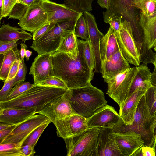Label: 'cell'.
I'll list each match as a JSON object with an SVG mask.
<instances>
[{
	"instance_id": "1",
	"label": "cell",
	"mask_w": 156,
	"mask_h": 156,
	"mask_svg": "<svg viewBox=\"0 0 156 156\" xmlns=\"http://www.w3.org/2000/svg\"><path fill=\"white\" fill-rule=\"evenodd\" d=\"M83 41L77 39V56L58 51L51 54L53 76L63 81L68 89L87 85L93 78L94 72L90 69L84 56Z\"/></svg>"
},
{
	"instance_id": "2",
	"label": "cell",
	"mask_w": 156,
	"mask_h": 156,
	"mask_svg": "<svg viewBox=\"0 0 156 156\" xmlns=\"http://www.w3.org/2000/svg\"><path fill=\"white\" fill-rule=\"evenodd\" d=\"M156 118L151 115L146 101L144 94L138 105L133 123L126 125L121 118L111 129L116 133L132 131L140 134L144 145L154 148Z\"/></svg>"
},
{
	"instance_id": "3",
	"label": "cell",
	"mask_w": 156,
	"mask_h": 156,
	"mask_svg": "<svg viewBox=\"0 0 156 156\" xmlns=\"http://www.w3.org/2000/svg\"><path fill=\"white\" fill-rule=\"evenodd\" d=\"M68 89L39 84L18 97L0 101V108L38 107L63 94Z\"/></svg>"
},
{
	"instance_id": "4",
	"label": "cell",
	"mask_w": 156,
	"mask_h": 156,
	"mask_svg": "<svg viewBox=\"0 0 156 156\" xmlns=\"http://www.w3.org/2000/svg\"><path fill=\"white\" fill-rule=\"evenodd\" d=\"M71 89V104L76 114L88 118L107 105L104 93L91 83Z\"/></svg>"
},
{
	"instance_id": "5",
	"label": "cell",
	"mask_w": 156,
	"mask_h": 156,
	"mask_svg": "<svg viewBox=\"0 0 156 156\" xmlns=\"http://www.w3.org/2000/svg\"><path fill=\"white\" fill-rule=\"evenodd\" d=\"M71 20L57 22L48 32L41 38L33 40L30 47L38 55L52 54L57 51L63 38L75 30L78 19L83 15Z\"/></svg>"
},
{
	"instance_id": "6",
	"label": "cell",
	"mask_w": 156,
	"mask_h": 156,
	"mask_svg": "<svg viewBox=\"0 0 156 156\" xmlns=\"http://www.w3.org/2000/svg\"><path fill=\"white\" fill-rule=\"evenodd\" d=\"M101 127H89L83 132L63 139L67 156H92L97 144Z\"/></svg>"
},
{
	"instance_id": "7",
	"label": "cell",
	"mask_w": 156,
	"mask_h": 156,
	"mask_svg": "<svg viewBox=\"0 0 156 156\" xmlns=\"http://www.w3.org/2000/svg\"><path fill=\"white\" fill-rule=\"evenodd\" d=\"M137 71V66L130 67L114 77L104 79L108 85L107 94L119 105V113L121 112L127 100Z\"/></svg>"
},
{
	"instance_id": "8",
	"label": "cell",
	"mask_w": 156,
	"mask_h": 156,
	"mask_svg": "<svg viewBox=\"0 0 156 156\" xmlns=\"http://www.w3.org/2000/svg\"><path fill=\"white\" fill-rule=\"evenodd\" d=\"M72 94L71 89H68L63 94L37 107L36 113L46 116L53 124L57 120L76 114L71 104Z\"/></svg>"
},
{
	"instance_id": "9",
	"label": "cell",
	"mask_w": 156,
	"mask_h": 156,
	"mask_svg": "<svg viewBox=\"0 0 156 156\" xmlns=\"http://www.w3.org/2000/svg\"><path fill=\"white\" fill-rule=\"evenodd\" d=\"M115 34L123 56L129 63L139 66L140 56L133 37L130 22L126 20L122 21L119 30Z\"/></svg>"
},
{
	"instance_id": "10",
	"label": "cell",
	"mask_w": 156,
	"mask_h": 156,
	"mask_svg": "<svg viewBox=\"0 0 156 156\" xmlns=\"http://www.w3.org/2000/svg\"><path fill=\"white\" fill-rule=\"evenodd\" d=\"M134 5V0H109V5L104 12V21L108 23L109 18L113 15L121 18L122 21L126 20L130 22L132 29L139 26Z\"/></svg>"
},
{
	"instance_id": "11",
	"label": "cell",
	"mask_w": 156,
	"mask_h": 156,
	"mask_svg": "<svg viewBox=\"0 0 156 156\" xmlns=\"http://www.w3.org/2000/svg\"><path fill=\"white\" fill-rule=\"evenodd\" d=\"M50 120L42 114L35 115L16 125L12 133L0 144L14 143L20 147L26 138L34 130Z\"/></svg>"
},
{
	"instance_id": "12",
	"label": "cell",
	"mask_w": 156,
	"mask_h": 156,
	"mask_svg": "<svg viewBox=\"0 0 156 156\" xmlns=\"http://www.w3.org/2000/svg\"><path fill=\"white\" fill-rule=\"evenodd\" d=\"M42 0H37L29 6L23 18L18 25L23 30L33 33L48 22L47 14L42 4Z\"/></svg>"
},
{
	"instance_id": "13",
	"label": "cell",
	"mask_w": 156,
	"mask_h": 156,
	"mask_svg": "<svg viewBox=\"0 0 156 156\" xmlns=\"http://www.w3.org/2000/svg\"><path fill=\"white\" fill-rule=\"evenodd\" d=\"M87 119L75 114L55 121L57 136L64 139L80 133L88 128Z\"/></svg>"
},
{
	"instance_id": "14",
	"label": "cell",
	"mask_w": 156,
	"mask_h": 156,
	"mask_svg": "<svg viewBox=\"0 0 156 156\" xmlns=\"http://www.w3.org/2000/svg\"><path fill=\"white\" fill-rule=\"evenodd\" d=\"M92 156H123L111 128L101 127L97 147Z\"/></svg>"
},
{
	"instance_id": "15",
	"label": "cell",
	"mask_w": 156,
	"mask_h": 156,
	"mask_svg": "<svg viewBox=\"0 0 156 156\" xmlns=\"http://www.w3.org/2000/svg\"><path fill=\"white\" fill-rule=\"evenodd\" d=\"M88 30V39L92 51L95 64L94 72L99 73L102 64L100 51V41L104 35L98 28L94 16L88 12H83Z\"/></svg>"
},
{
	"instance_id": "16",
	"label": "cell",
	"mask_w": 156,
	"mask_h": 156,
	"mask_svg": "<svg viewBox=\"0 0 156 156\" xmlns=\"http://www.w3.org/2000/svg\"><path fill=\"white\" fill-rule=\"evenodd\" d=\"M120 118L114 107L106 105L87 119V126L88 128L98 127L111 128Z\"/></svg>"
},
{
	"instance_id": "17",
	"label": "cell",
	"mask_w": 156,
	"mask_h": 156,
	"mask_svg": "<svg viewBox=\"0 0 156 156\" xmlns=\"http://www.w3.org/2000/svg\"><path fill=\"white\" fill-rule=\"evenodd\" d=\"M42 6L47 14L49 22L57 23L72 20L83 14L63 4L49 0H42Z\"/></svg>"
},
{
	"instance_id": "18",
	"label": "cell",
	"mask_w": 156,
	"mask_h": 156,
	"mask_svg": "<svg viewBox=\"0 0 156 156\" xmlns=\"http://www.w3.org/2000/svg\"><path fill=\"white\" fill-rule=\"evenodd\" d=\"M51 54L38 55L32 63L29 74L32 75L34 85L40 84L53 76Z\"/></svg>"
},
{
	"instance_id": "19",
	"label": "cell",
	"mask_w": 156,
	"mask_h": 156,
	"mask_svg": "<svg viewBox=\"0 0 156 156\" xmlns=\"http://www.w3.org/2000/svg\"><path fill=\"white\" fill-rule=\"evenodd\" d=\"M115 135L117 145L123 156H132L144 145L140 135L134 131L115 133Z\"/></svg>"
},
{
	"instance_id": "20",
	"label": "cell",
	"mask_w": 156,
	"mask_h": 156,
	"mask_svg": "<svg viewBox=\"0 0 156 156\" xmlns=\"http://www.w3.org/2000/svg\"><path fill=\"white\" fill-rule=\"evenodd\" d=\"M130 67L128 61L119 50L102 62L101 70L104 79L110 78Z\"/></svg>"
},
{
	"instance_id": "21",
	"label": "cell",
	"mask_w": 156,
	"mask_h": 156,
	"mask_svg": "<svg viewBox=\"0 0 156 156\" xmlns=\"http://www.w3.org/2000/svg\"><path fill=\"white\" fill-rule=\"evenodd\" d=\"M37 107L0 108V123L17 125L35 115Z\"/></svg>"
},
{
	"instance_id": "22",
	"label": "cell",
	"mask_w": 156,
	"mask_h": 156,
	"mask_svg": "<svg viewBox=\"0 0 156 156\" xmlns=\"http://www.w3.org/2000/svg\"><path fill=\"white\" fill-rule=\"evenodd\" d=\"M137 67V72L131 85L127 100L134 92L147 90L152 86L151 77L152 73L147 64L142 63Z\"/></svg>"
},
{
	"instance_id": "23",
	"label": "cell",
	"mask_w": 156,
	"mask_h": 156,
	"mask_svg": "<svg viewBox=\"0 0 156 156\" xmlns=\"http://www.w3.org/2000/svg\"><path fill=\"white\" fill-rule=\"evenodd\" d=\"M147 90H139L133 93L125 101L119 115L126 125L133 122L139 102Z\"/></svg>"
},
{
	"instance_id": "24",
	"label": "cell",
	"mask_w": 156,
	"mask_h": 156,
	"mask_svg": "<svg viewBox=\"0 0 156 156\" xmlns=\"http://www.w3.org/2000/svg\"><path fill=\"white\" fill-rule=\"evenodd\" d=\"M119 50L116 36L110 26L108 31L100 41V54L102 62Z\"/></svg>"
},
{
	"instance_id": "25",
	"label": "cell",
	"mask_w": 156,
	"mask_h": 156,
	"mask_svg": "<svg viewBox=\"0 0 156 156\" xmlns=\"http://www.w3.org/2000/svg\"><path fill=\"white\" fill-rule=\"evenodd\" d=\"M32 37L31 34L21 28L12 26L9 23L2 25L0 28V41L7 42L21 40L23 42L31 39Z\"/></svg>"
},
{
	"instance_id": "26",
	"label": "cell",
	"mask_w": 156,
	"mask_h": 156,
	"mask_svg": "<svg viewBox=\"0 0 156 156\" xmlns=\"http://www.w3.org/2000/svg\"><path fill=\"white\" fill-rule=\"evenodd\" d=\"M3 55V59L1 62L0 79L5 81L7 78L14 62L21 58L20 50L18 49L17 47L10 49Z\"/></svg>"
},
{
	"instance_id": "27",
	"label": "cell",
	"mask_w": 156,
	"mask_h": 156,
	"mask_svg": "<svg viewBox=\"0 0 156 156\" xmlns=\"http://www.w3.org/2000/svg\"><path fill=\"white\" fill-rule=\"evenodd\" d=\"M139 24L143 29L149 48H152L156 42V18L148 19L141 13Z\"/></svg>"
},
{
	"instance_id": "28",
	"label": "cell",
	"mask_w": 156,
	"mask_h": 156,
	"mask_svg": "<svg viewBox=\"0 0 156 156\" xmlns=\"http://www.w3.org/2000/svg\"><path fill=\"white\" fill-rule=\"evenodd\" d=\"M57 51L69 53L76 57L78 55L77 38L76 36L75 30L63 38Z\"/></svg>"
},
{
	"instance_id": "29",
	"label": "cell",
	"mask_w": 156,
	"mask_h": 156,
	"mask_svg": "<svg viewBox=\"0 0 156 156\" xmlns=\"http://www.w3.org/2000/svg\"><path fill=\"white\" fill-rule=\"evenodd\" d=\"M136 8L140 9L141 14L151 20L156 18V0H134Z\"/></svg>"
},
{
	"instance_id": "30",
	"label": "cell",
	"mask_w": 156,
	"mask_h": 156,
	"mask_svg": "<svg viewBox=\"0 0 156 156\" xmlns=\"http://www.w3.org/2000/svg\"><path fill=\"white\" fill-rule=\"evenodd\" d=\"M94 0H65L63 4L79 12L92 10V3Z\"/></svg>"
},
{
	"instance_id": "31",
	"label": "cell",
	"mask_w": 156,
	"mask_h": 156,
	"mask_svg": "<svg viewBox=\"0 0 156 156\" xmlns=\"http://www.w3.org/2000/svg\"><path fill=\"white\" fill-rule=\"evenodd\" d=\"M51 122L50 120L35 128L26 138L22 146L28 145L34 147L41 135Z\"/></svg>"
},
{
	"instance_id": "32",
	"label": "cell",
	"mask_w": 156,
	"mask_h": 156,
	"mask_svg": "<svg viewBox=\"0 0 156 156\" xmlns=\"http://www.w3.org/2000/svg\"><path fill=\"white\" fill-rule=\"evenodd\" d=\"M0 156H23L20 150L15 143L0 144Z\"/></svg>"
},
{
	"instance_id": "33",
	"label": "cell",
	"mask_w": 156,
	"mask_h": 156,
	"mask_svg": "<svg viewBox=\"0 0 156 156\" xmlns=\"http://www.w3.org/2000/svg\"><path fill=\"white\" fill-rule=\"evenodd\" d=\"M29 6L19 1L13 6L10 12L8 19H13L19 21L25 16Z\"/></svg>"
},
{
	"instance_id": "34",
	"label": "cell",
	"mask_w": 156,
	"mask_h": 156,
	"mask_svg": "<svg viewBox=\"0 0 156 156\" xmlns=\"http://www.w3.org/2000/svg\"><path fill=\"white\" fill-rule=\"evenodd\" d=\"M76 37L86 40L89 38L87 25L85 19L82 15L77 20L75 29Z\"/></svg>"
},
{
	"instance_id": "35",
	"label": "cell",
	"mask_w": 156,
	"mask_h": 156,
	"mask_svg": "<svg viewBox=\"0 0 156 156\" xmlns=\"http://www.w3.org/2000/svg\"><path fill=\"white\" fill-rule=\"evenodd\" d=\"M34 85V84H31L28 82H23L18 83L12 89L8 96L7 100L18 97Z\"/></svg>"
},
{
	"instance_id": "36",
	"label": "cell",
	"mask_w": 156,
	"mask_h": 156,
	"mask_svg": "<svg viewBox=\"0 0 156 156\" xmlns=\"http://www.w3.org/2000/svg\"><path fill=\"white\" fill-rule=\"evenodd\" d=\"M146 101L151 115L156 112V86L152 85L145 94Z\"/></svg>"
},
{
	"instance_id": "37",
	"label": "cell",
	"mask_w": 156,
	"mask_h": 156,
	"mask_svg": "<svg viewBox=\"0 0 156 156\" xmlns=\"http://www.w3.org/2000/svg\"><path fill=\"white\" fill-rule=\"evenodd\" d=\"M83 47L84 56L88 66L90 69L94 70L95 62L88 38L83 41Z\"/></svg>"
},
{
	"instance_id": "38",
	"label": "cell",
	"mask_w": 156,
	"mask_h": 156,
	"mask_svg": "<svg viewBox=\"0 0 156 156\" xmlns=\"http://www.w3.org/2000/svg\"><path fill=\"white\" fill-rule=\"evenodd\" d=\"M56 23L48 22L39 28L33 33V40L38 39L47 34L54 27Z\"/></svg>"
},
{
	"instance_id": "39",
	"label": "cell",
	"mask_w": 156,
	"mask_h": 156,
	"mask_svg": "<svg viewBox=\"0 0 156 156\" xmlns=\"http://www.w3.org/2000/svg\"><path fill=\"white\" fill-rule=\"evenodd\" d=\"M27 72V68L24 62V61H23L21 59L19 70L14 79V86L18 83L24 82Z\"/></svg>"
},
{
	"instance_id": "40",
	"label": "cell",
	"mask_w": 156,
	"mask_h": 156,
	"mask_svg": "<svg viewBox=\"0 0 156 156\" xmlns=\"http://www.w3.org/2000/svg\"><path fill=\"white\" fill-rule=\"evenodd\" d=\"M14 78L8 81H4L3 86L0 91V101L7 100L9 94L14 87Z\"/></svg>"
},
{
	"instance_id": "41",
	"label": "cell",
	"mask_w": 156,
	"mask_h": 156,
	"mask_svg": "<svg viewBox=\"0 0 156 156\" xmlns=\"http://www.w3.org/2000/svg\"><path fill=\"white\" fill-rule=\"evenodd\" d=\"M40 84L68 89L63 81L54 76L48 78Z\"/></svg>"
},
{
	"instance_id": "42",
	"label": "cell",
	"mask_w": 156,
	"mask_h": 156,
	"mask_svg": "<svg viewBox=\"0 0 156 156\" xmlns=\"http://www.w3.org/2000/svg\"><path fill=\"white\" fill-rule=\"evenodd\" d=\"M19 0H3L2 11V17L8 16V15L14 5Z\"/></svg>"
},
{
	"instance_id": "43",
	"label": "cell",
	"mask_w": 156,
	"mask_h": 156,
	"mask_svg": "<svg viewBox=\"0 0 156 156\" xmlns=\"http://www.w3.org/2000/svg\"><path fill=\"white\" fill-rule=\"evenodd\" d=\"M122 19L118 16L113 15L109 19L108 23L113 28L115 33L119 30L121 26Z\"/></svg>"
},
{
	"instance_id": "44",
	"label": "cell",
	"mask_w": 156,
	"mask_h": 156,
	"mask_svg": "<svg viewBox=\"0 0 156 156\" xmlns=\"http://www.w3.org/2000/svg\"><path fill=\"white\" fill-rule=\"evenodd\" d=\"M17 41H0V54H3L10 49L17 46Z\"/></svg>"
},
{
	"instance_id": "45",
	"label": "cell",
	"mask_w": 156,
	"mask_h": 156,
	"mask_svg": "<svg viewBox=\"0 0 156 156\" xmlns=\"http://www.w3.org/2000/svg\"><path fill=\"white\" fill-rule=\"evenodd\" d=\"M21 59L16 60L14 62L9 70L7 78L5 81L9 80L16 76L19 70Z\"/></svg>"
},
{
	"instance_id": "46",
	"label": "cell",
	"mask_w": 156,
	"mask_h": 156,
	"mask_svg": "<svg viewBox=\"0 0 156 156\" xmlns=\"http://www.w3.org/2000/svg\"><path fill=\"white\" fill-rule=\"evenodd\" d=\"M20 150L23 156H34L36 153L34 147L28 145L22 146Z\"/></svg>"
},
{
	"instance_id": "47",
	"label": "cell",
	"mask_w": 156,
	"mask_h": 156,
	"mask_svg": "<svg viewBox=\"0 0 156 156\" xmlns=\"http://www.w3.org/2000/svg\"><path fill=\"white\" fill-rule=\"evenodd\" d=\"M141 149L143 156H156L154 148L152 147L144 145Z\"/></svg>"
},
{
	"instance_id": "48",
	"label": "cell",
	"mask_w": 156,
	"mask_h": 156,
	"mask_svg": "<svg viewBox=\"0 0 156 156\" xmlns=\"http://www.w3.org/2000/svg\"><path fill=\"white\" fill-rule=\"evenodd\" d=\"M16 126V125H13L7 129L0 130V143L12 133Z\"/></svg>"
},
{
	"instance_id": "49",
	"label": "cell",
	"mask_w": 156,
	"mask_h": 156,
	"mask_svg": "<svg viewBox=\"0 0 156 156\" xmlns=\"http://www.w3.org/2000/svg\"><path fill=\"white\" fill-rule=\"evenodd\" d=\"M98 4L102 8L108 9L109 5V0H98Z\"/></svg>"
},
{
	"instance_id": "50",
	"label": "cell",
	"mask_w": 156,
	"mask_h": 156,
	"mask_svg": "<svg viewBox=\"0 0 156 156\" xmlns=\"http://www.w3.org/2000/svg\"><path fill=\"white\" fill-rule=\"evenodd\" d=\"M20 45L21 50H20V54L21 58L23 61H24L25 51L26 50V48H27V46L25 43L20 44Z\"/></svg>"
},
{
	"instance_id": "51",
	"label": "cell",
	"mask_w": 156,
	"mask_h": 156,
	"mask_svg": "<svg viewBox=\"0 0 156 156\" xmlns=\"http://www.w3.org/2000/svg\"><path fill=\"white\" fill-rule=\"evenodd\" d=\"M151 81L152 85L156 86V73L153 72L151 75Z\"/></svg>"
},
{
	"instance_id": "52",
	"label": "cell",
	"mask_w": 156,
	"mask_h": 156,
	"mask_svg": "<svg viewBox=\"0 0 156 156\" xmlns=\"http://www.w3.org/2000/svg\"><path fill=\"white\" fill-rule=\"evenodd\" d=\"M20 2L27 5L30 6L34 2L37 0H19Z\"/></svg>"
},
{
	"instance_id": "53",
	"label": "cell",
	"mask_w": 156,
	"mask_h": 156,
	"mask_svg": "<svg viewBox=\"0 0 156 156\" xmlns=\"http://www.w3.org/2000/svg\"><path fill=\"white\" fill-rule=\"evenodd\" d=\"M12 126L13 125L0 123V130L7 129Z\"/></svg>"
},
{
	"instance_id": "54",
	"label": "cell",
	"mask_w": 156,
	"mask_h": 156,
	"mask_svg": "<svg viewBox=\"0 0 156 156\" xmlns=\"http://www.w3.org/2000/svg\"><path fill=\"white\" fill-rule=\"evenodd\" d=\"M32 52L28 50H26L25 51V56L27 61L29 59V57L31 56Z\"/></svg>"
},
{
	"instance_id": "55",
	"label": "cell",
	"mask_w": 156,
	"mask_h": 156,
	"mask_svg": "<svg viewBox=\"0 0 156 156\" xmlns=\"http://www.w3.org/2000/svg\"><path fill=\"white\" fill-rule=\"evenodd\" d=\"M132 156H143L141 148L135 151Z\"/></svg>"
},
{
	"instance_id": "56",
	"label": "cell",
	"mask_w": 156,
	"mask_h": 156,
	"mask_svg": "<svg viewBox=\"0 0 156 156\" xmlns=\"http://www.w3.org/2000/svg\"><path fill=\"white\" fill-rule=\"evenodd\" d=\"M3 0H0V20L3 18L2 16V7Z\"/></svg>"
},
{
	"instance_id": "57",
	"label": "cell",
	"mask_w": 156,
	"mask_h": 156,
	"mask_svg": "<svg viewBox=\"0 0 156 156\" xmlns=\"http://www.w3.org/2000/svg\"><path fill=\"white\" fill-rule=\"evenodd\" d=\"M153 64H154V70L153 72L156 73V53L155 54L154 61Z\"/></svg>"
},
{
	"instance_id": "58",
	"label": "cell",
	"mask_w": 156,
	"mask_h": 156,
	"mask_svg": "<svg viewBox=\"0 0 156 156\" xmlns=\"http://www.w3.org/2000/svg\"><path fill=\"white\" fill-rule=\"evenodd\" d=\"M154 149L155 154V156H156V137L155 138V144H154Z\"/></svg>"
},
{
	"instance_id": "59",
	"label": "cell",
	"mask_w": 156,
	"mask_h": 156,
	"mask_svg": "<svg viewBox=\"0 0 156 156\" xmlns=\"http://www.w3.org/2000/svg\"><path fill=\"white\" fill-rule=\"evenodd\" d=\"M154 50L155 51V53H156V42L155 43V44H154L153 47Z\"/></svg>"
},
{
	"instance_id": "60",
	"label": "cell",
	"mask_w": 156,
	"mask_h": 156,
	"mask_svg": "<svg viewBox=\"0 0 156 156\" xmlns=\"http://www.w3.org/2000/svg\"><path fill=\"white\" fill-rule=\"evenodd\" d=\"M154 115H155L156 118V112H155V113ZM155 138L156 137V124H155Z\"/></svg>"
}]
</instances>
